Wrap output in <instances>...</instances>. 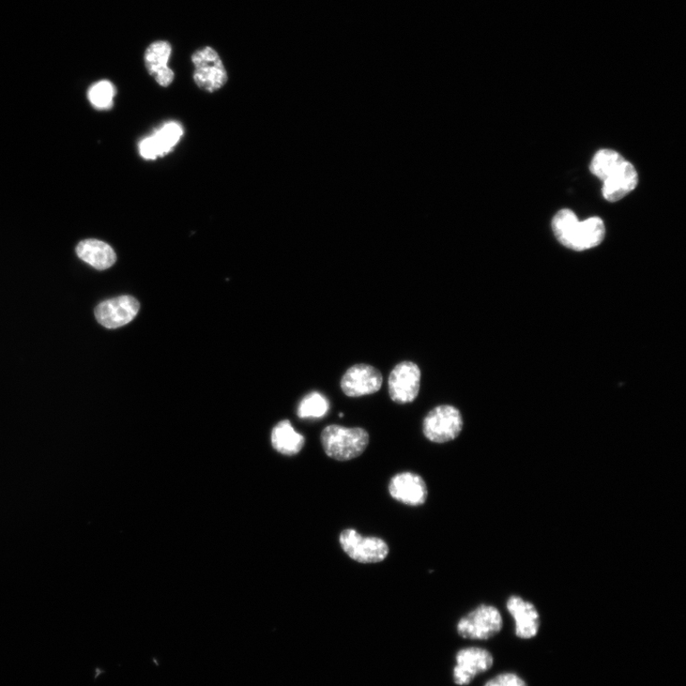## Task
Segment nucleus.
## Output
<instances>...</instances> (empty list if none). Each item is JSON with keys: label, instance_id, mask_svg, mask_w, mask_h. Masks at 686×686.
<instances>
[{"label": "nucleus", "instance_id": "obj_16", "mask_svg": "<svg viewBox=\"0 0 686 686\" xmlns=\"http://www.w3.org/2000/svg\"><path fill=\"white\" fill-rule=\"evenodd\" d=\"M271 439L273 447L285 456L299 454L305 445V438L287 420L274 427Z\"/></svg>", "mask_w": 686, "mask_h": 686}, {"label": "nucleus", "instance_id": "obj_17", "mask_svg": "<svg viewBox=\"0 0 686 686\" xmlns=\"http://www.w3.org/2000/svg\"><path fill=\"white\" fill-rule=\"evenodd\" d=\"M183 129L178 122H168V124L161 126L155 132L154 135H150V140L154 145L158 158L170 152L172 149L178 144L182 136Z\"/></svg>", "mask_w": 686, "mask_h": 686}, {"label": "nucleus", "instance_id": "obj_7", "mask_svg": "<svg viewBox=\"0 0 686 686\" xmlns=\"http://www.w3.org/2000/svg\"><path fill=\"white\" fill-rule=\"evenodd\" d=\"M493 665L494 657L491 651L476 647L462 648L455 655L453 682L456 686H467Z\"/></svg>", "mask_w": 686, "mask_h": 686}, {"label": "nucleus", "instance_id": "obj_21", "mask_svg": "<svg viewBox=\"0 0 686 686\" xmlns=\"http://www.w3.org/2000/svg\"><path fill=\"white\" fill-rule=\"evenodd\" d=\"M483 686H528L524 679L515 673H501L485 682Z\"/></svg>", "mask_w": 686, "mask_h": 686}, {"label": "nucleus", "instance_id": "obj_4", "mask_svg": "<svg viewBox=\"0 0 686 686\" xmlns=\"http://www.w3.org/2000/svg\"><path fill=\"white\" fill-rule=\"evenodd\" d=\"M499 610L488 604L479 605L456 623V633L472 640H486L498 635L502 630Z\"/></svg>", "mask_w": 686, "mask_h": 686}, {"label": "nucleus", "instance_id": "obj_22", "mask_svg": "<svg viewBox=\"0 0 686 686\" xmlns=\"http://www.w3.org/2000/svg\"><path fill=\"white\" fill-rule=\"evenodd\" d=\"M343 416H344V415H343V413H341V414H340V417H341V418H342V417H343Z\"/></svg>", "mask_w": 686, "mask_h": 686}, {"label": "nucleus", "instance_id": "obj_8", "mask_svg": "<svg viewBox=\"0 0 686 686\" xmlns=\"http://www.w3.org/2000/svg\"><path fill=\"white\" fill-rule=\"evenodd\" d=\"M421 371L413 361H402L395 366L388 378L391 400L399 404L413 403L421 389Z\"/></svg>", "mask_w": 686, "mask_h": 686}, {"label": "nucleus", "instance_id": "obj_11", "mask_svg": "<svg viewBox=\"0 0 686 686\" xmlns=\"http://www.w3.org/2000/svg\"><path fill=\"white\" fill-rule=\"evenodd\" d=\"M390 496L403 505L418 508L429 498V488L421 476L414 472H401L389 482Z\"/></svg>", "mask_w": 686, "mask_h": 686}, {"label": "nucleus", "instance_id": "obj_18", "mask_svg": "<svg viewBox=\"0 0 686 686\" xmlns=\"http://www.w3.org/2000/svg\"><path fill=\"white\" fill-rule=\"evenodd\" d=\"M625 160L613 150L604 149L597 152L590 164V171L604 181L624 163Z\"/></svg>", "mask_w": 686, "mask_h": 686}, {"label": "nucleus", "instance_id": "obj_13", "mask_svg": "<svg viewBox=\"0 0 686 686\" xmlns=\"http://www.w3.org/2000/svg\"><path fill=\"white\" fill-rule=\"evenodd\" d=\"M508 612L515 621V633L523 639L535 638L540 630V613L532 603L512 596L507 604Z\"/></svg>", "mask_w": 686, "mask_h": 686}, {"label": "nucleus", "instance_id": "obj_12", "mask_svg": "<svg viewBox=\"0 0 686 686\" xmlns=\"http://www.w3.org/2000/svg\"><path fill=\"white\" fill-rule=\"evenodd\" d=\"M172 51L170 42L156 40L148 46L144 54V63L148 73L162 87L171 85L175 79L174 71L168 66Z\"/></svg>", "mask_w": 686, "mask_h": 686}, {"label": "nucleus", "instance_id": "obj_1", "mask_svg": "<svg viewBox=\"0 0 686 686\" xmlns=\"http://www.w3.org/2000/svg\"><path fill=\"white\" fill-rule=\"evenodd\" d=\"M553 232L557 239L574 251H585L600 246L605 236L603 220L595 217L578 221L575 213L562 209L552 221Z\"/></svg>", "mask_w": 686, "mask_h": 686}, {"label": "nucleus", "instance_id": "obj_14", "mask_svg": "<svg viewBox=\"0 0 686 686\" xmlns=\"http://www.w3.org/2000/svg\"><path fill=\"white\" fill-rule=\"evenodd\" d=\"M638 185V174L635 167L625 161L612 176L604 181L603 195L606 201L615 203L630 192Z\"/></svg>", "mask_w": 686, "mask_h": 686}, {"label": "nucleus", "instance_id": "obj_10", "mask_svg": "<svg viewBox=\"0 0 686 686\" xmlns=\"http://www.w3.org/2000/svg\"><path fill=\"white\" fill-rule=\"evenodd\" d=\"M140 308V302L135 298L121 296L99 304L95 316L99 324L105 328L116 329L131 323Z\"/></svg>", "mask_w": 686, "mask_h": 686}, {"label": "nucleus", "instance_id": "obj_15", "mask_svg": "<svg viewBox=\"0 0 686 686\" xmlns=\"http://www.w3.org/2000/svg\"><path fill=\"white\" fill-rule=\"evenodd\" d=\"M76 254L83 262L98 270L109 269L117 262V255L109 244L94 239L80 242Z\"/></svg>", "mask_w": 686, "mask_h": 686}, {"label": "nucleus", "instance_id": "obj_9", "mask_svg": "<svg viewBox=\"0 0 686 686\" xmlns=\"http://www.w3.org/2000/svg\"><path fill=\"white\" fill-rule=\"evenodd\" d=\"M384 378L374 366L360 363L351 366L341 380L343 392L351 398L372 395L379 391Z\"/></svg>", "mask_w": 686, "mask_h": 686}, {"label": "nucleus", "instance_id": "obj_19", "mask_svg": "<svg viewBox=\"0 0 686 686\" xmlns=\"http://www.w3.org/2000/svg\"><path fill=\"white\" fill-rule=\"evenodd\" d=\"M329 401L323 394L312 392L305 395L298 408L300 419H323L329 411Z\"/></svg>", "mask_w": 686, "mask_h": 686}, {"label": "nucleus", "instance_id": "obj_6", "mask_svg": "<svg viewBox=\"0 0 686 686\" xmlns=\"http://www.w3.org/2000/svg\"><path fill=\"white\" fill-rule=\"evenodd\" d=\"M340 544L343 552L360 563H378L389 555L387 543L378 537H362L355 529H345L340 534Z\"/></svg>", "mask_w": 686, "mask_h": 686}, {"label": "nucleus", "instance_id": "obj_20", "mask_svg": "<svg viewBox=\"0 0 686 686\" xmlns=\"http://www.w3.org/2000/svg\"><path fill=\"white\" fill-rule=\"evenodd\" d=\"M116 88L109 81H101L89 89L88 99L100 110L110 109L114 104Z\"/></svg>", "mask_w": 686, "mask_h": 686}, {"label": "nucleus", "instance_id": "obj_5", "mask_svg": "<svg viewBox=\"0 0 686 686\" xmlns=\"http://www.w3.org/2000/svg\"><path fill=\"white\" fill-rule=\"evenodd\" d=\"M194 81L198 88L209 93L221 89L228 81L226 68L219 53L205 46L192 55Z\"/></svg>", "mask_w": 686, "mask_h": 686}, {"label": "nucleus", "instance_id": "obj_2", "mask_svg": "<svg viewBox=\"0 0 686 686\" xmlns=\"http://www.w3.org/2000/svg\"><path fill=\"white\" fill-rule=\"evenodd\" d=\"M323 448L331 459L348 462L356 459L368 449L370 436L361 427H348L331 424L320 434Z\"/></svg>", "mask_w": 686, "mask_h": 686}, {"label": "nucleus", "instance_id": "obj_3", "mask_svg": "<svg viewBox=\"0 0 686 686\" xmlns=\"http://www.w3.org/2000/svg\"><path fill=\"white\" fill-rule=\"evenodd\" d=\"M464 430L461 411L450 404L436 406L422 422L424 437L435 444H447L460 436Z\"/></svg>", "mask_w": 686, "mask_h": 686}]
</instances>
